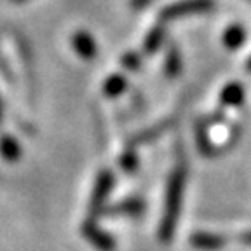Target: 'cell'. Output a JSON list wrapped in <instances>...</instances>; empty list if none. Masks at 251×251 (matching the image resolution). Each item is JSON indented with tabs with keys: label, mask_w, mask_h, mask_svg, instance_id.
<instances>
[{
	"label": "cell",
	"mask_w": 251,
	"mask_h": 251,
	"mask_svg": "<svg viewBox=\"0 0 251 251\" xmlns=\"http://www.w3.org/2000/svg\"><path fill=\"white\" fill-rule=\"evenodd\" d=\"M21 145L20 141L16 140L11 134H2L0 136V155L7 162H18L21 159Z\"/></svg>",
	"instance_id": "obj_12"
},
{
	"label": "cell",
	"mask_w": 251,
	"mask_h": 251,
	"mask_svg": "<svg viewBox=\"0 0 251 251\" xmlns=\"http://www.w3.org/2000/svg\"><path fill=\"white\" fill-rule=\"evenodd\" d=\"M222 40H224V46L227 47L228 51H237V49H241V47L244 46V42H246V30H244L243 25L232 23L225 28Z\"/></svg>",
	"instance_id": "obj_8"
},
{
	"label": "cell",
	"mask_w": 251,
	"mask_h": 251,
	"mask_svg": "<svg viewBox=\"0 0 251 251\" xmlns=\"http://www.w3.org/2000/svg\"><path fill=\"white\" fill-rule=\"evenodd\" d=\"M72 46H74L78 58H82L84 61H91V59H94L96 54H98L96 40H94V37L86 30L75 31L74 37H72Z\"/></svg>",
	"instance_id": "obj_5"
},
{
	"label": "cell",
	"mask_w": 251,
	"mask_h": 251,
	"mask_svg": "<svg viewBox=\"0 0 251 251\" xmlns=\"http://www.w3.org/2000/svg\"><path fill=\"white\" fill-rule=\"evenodd\" d=\"M183 68V59L176 46H169L164 56V74L169 78H176Z\"/></svg>",
	"instance_id": "obj_13"
},
{
	"label": "cell",
	"mask_w": 251,
	"mask_h": 251,
	"mask_svg": "<svg viewBox=\"0 0 251 251\" xmlns=\"http://www.w3.org/2000/svg\"><path fill=\"white\" fill-rule=\"evenodd\" d=\"M119 164H121V169L124 173H134L136 171L138 166H140V157H138V153L134 152L133 147H129L127 150H124V153L121 155Z\"/></svg>",
	"instance_id": "obj_16"
},
{
	"label": "cell",
	"mask_w": 251,
	"mask_h": 251,
	"mask_svg": "<svg viewBox=\"0 0 251 251\" xmlns=\"http://www.w3.org/2000/svg\"><path fill=\"white\" fill-rule=\"evenodd\" d=\"M4 119V105H2V100H0V122Z\"/></svg>",
	"instance_id": "obj_20"
},
{
	"label": "cell",
	"mask_w": 251,
	"mask_h": 251,
	"mask_svg": "<svg viewBox=\"0 0 251 251\" xmlns=\"http://www.w3.org/2000/svg\"><path fill=\"white\" fill-rule=\"evenodd\" d=\"M11 2H16V4H21V2H26V0H11Z\"/></svg>",
	"instance_id": "obj_22"
},
{
	"label": "cell",
	"mask_w": 251,
	"mask_h": 251,
	"mask_svg": "<svg viewBox=\"0 0 251 251\" xmlns=\"http://www.w3.org/2000/svg\"><path fill=\"white\" fill-rule=\"evenodd\" d=\"M244 96H246V91H244L243 84L241 82H228L227 86L222 89L220 93V103L224 106H241L244 101Z\"/></svg>",
	"instance_id": "obj_10"
},
{
	"label": "cell",
	"mask_w": 251,
	"mask_h": 251,
	"mask_svg": "<svg viewBox=\"0 0 251 251\" xmlns=\"http://www.w3.org/2000/svg\"><path fill=\"white\" fill-rule=\"evenodd\" d=\"M190 244L201 251H218L225 248L227 239L224 235L211 234V232H194L190 235Z\"/></svg>",
	"instance_id": "obj_7"
},
{
	"label": "cell",
	"mask_w": 251,
	"mask_h": 251,
	"mask_svg": "<svg viewBox=\"0 0 251 251\" xmlns=\"http://www.w3.org/2000/svg\"><path fill=\"white\" fill-rule=\"evenodd\" d=\"M84 239L91 244L93 248H96L98 251H115L117 243H115V237L110 232L103 230L98 224H96V218H86L82 222V227H80Z\"/></svg>",
	"instance_id": "obj_4"
},
{
	"label": "cell",
	"mask_w": 251,
	"mask_h": 251,
	"mask_svg": "<svg viewBox=\"0 0 251 251\" xmlns=\"http://www.w3.org/2000/svg\"><path fill=\"white\" fill-rule=\"evenodd\" d=\"M147 204L140 197H129V199H124L121 202L114 204L112 208L105 209L103 215H112V216H140L145 211Z\"/></svg>",
	"instance_id": "obj_6"
},
{
	"label": "cell",
	"mask_w": 251,
	"mask_h": 251,
	"mask_svg": "<svg viewBox=\"0 0 251 251\" xmlns=\"http://www.w3.org/2000/svg\"><path fill=\"white\" fill-rule=\"evenodd\" d=\"M115 187V175L110 169H101L96 175L93 192L89 199V216L98 220L105 211V204L108 201V196L112 194Z\"/></svg>",
	"instance_id": "obj_2"
},
{
	"label": "cell",
	"mask_w": 251,
	"mask_h": 251,
	"mask_svg": "<svg viewBox=\"0 0 251 251\" xmlns=\"http://www.w3.org/2000/svg\"><path fill=\"white\" fill-rule=\"evenodd\" d=\"M171 124H173L171 121H164V122H161V124H157V126H153V127H150V129H145V131H141V133L134 134V136L131 138V147L150 143V141H153L155 138L161 136L162 133H166V131L171 127Z\"/></svg>",
	"instance_id": "obj_15"
},
{
	"label": "cell",
	"mask_w": 251,
	"mask_h": 251,
	"mask_svg": "<svg viewBox=\"0 0 251 251\" xmlns=\"http://www.w3.org/2000/svg\"><path fill=\"white\" fill-rule=\"evenodd\" d=\"M250 2H251V0H250Z\"/></svg>",
	"instance_id": "obj_23"
},
{
	"label": "cell",
	"mask_w": 251,
	"mask_h": 251,
	"mask_svg": "<svg viewBox=\"0 0 251 251\" xmlns=\"http://www.w3.org/2000/svg\"><path fill=\"white\" fill-rule=\"evenodd\" d=\"M213 9H215V0H178L161 9L159 20L166 23V21H175L188 16L204 14Z\"/></svg>",
	"instance_id": "obj_3"
},
{
	"label": "cell",
	"mask_w": 251,
	"mask_h": 251,
	"mask_svg": "<svg viewBox=\"0 0 251 251\" xmlns=\"http://www.w3.org/2000/svg\"><path fill=\"white\" fill-rule=\"evenodd\" d=\"M246 70H248V72H250V74H251V56H250V58L246 59Z\"/></svg>",
	"instance_id": "obj_21"
},
{
	"label": "cell",
	"mask_w": 251,
	"mask_h": 251,
	"mask_svg": "<svg viewBox=\"0 0 251 251\" xmlns=\"http://www.w3.org/2000/svg\"><path fill=\"white\" fill-rule=\"evenodd\" d=\"M127 89V78L122 74H112L103 82V94L106 98H119Z\"/></svg>",
	"instance_id": "obj_14"
},
{
	"label": "cell",
	"mask_w": 251,
	"mask_h": 251,
	"mask_svg": "<svg viewBox=\"0 0 251 251\" xmlns=\"http://www.w3.org/2000/svg\"><path fill=\"white\" fill-rule=\"evenodd\" d=\"M196 145L204 157H213L216 153V149H215V145H213L211 136H209L208 122L201 121L199 124L196 126Z\"/></svg>",
	"instance_id": "obj_11"
},
{
	"label": "cell",
	"mask_w": 251,
	"mask_h": 251,
	"mask_svg": "<svg viewBox=\"0 0 251 251\" xmlns=\"http://www.w3.org/2000/svg\"><path fill=\"white\" fill-rule=\"evenodd\" d=\"M241 241H243L244 244H250V246H251V230L244 232V234L241 235Z\"/></svg>",
	"instance_id": "obj_19"
},
{
	"label": "cell",
	"mask_w": 251,
	"mask_h": 251,
	"mask_svg": "<svg viewBox=\"0 0 251 251\" xmlns=\"http://www.w3.org/2000/svg\"><path fill=\"white\" fill-rule=\"evenodd\" d=\"M155 0H129V7L133 11H141V9H147L149 5H152Z\"/></svg>",
	"instance_id": "obj_18"
},
{
	"label": "cell",
	"mask_w": 251,
	"mask_h": 251,
	"mask_svg": "<svg viewBox=\"0 0 251 251\" xmlns=\"http://www.w3.org/2000/svg\"><path fill=\"white\" fill-rule=\"evenodd\" d=\"M166 42V26L164 21L157 23L155 26L150 28V31L145 35L143 40V52L145 54H153L162 47V44Z\"/></svg>",
	"instance_id": "obj_9"
},
{
	"label": "cell",
	"mask_w": 251,
	"mask_h": 251,
	"mask_svg": "<svg viewBox=\"0 0 251 251\" xmlns=\"http://www.w3.org/2000/svg\"><path fill=\"white\" fill-rule=\"evenodd\" d=\"M185 180H187V171H185L183 166L178 164L176 168L173 169L168 178L164 209H162L161 225H159V239L164 244L171 243L175 230H176L178 216H180L181 204H183Z\"/></svg>",
	"instance_id": "obj_1"
},
{
	"label": "cell",
	"mask_w": 251,
	"mask_h": 251,
	"mask_svg": "<svg viewBox=\"0 0 251 251\" xmlns=\"http://www.w3.org/2000/svg\"><path fill=\"white\" fill-rule=\"evenodd\" d=\"M121 65L126 68V70H129V72H138V70L141 68V65H143V61H141V56L138 54V52L129 51V52H126V54L122 56Z\"/></svg>",
	"instance_id": "obj_17"
}]
</instances>
